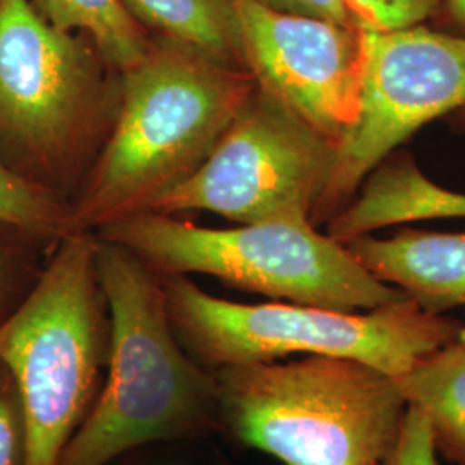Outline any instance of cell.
<instances>
[{"instance_id": "6da1fadb", "label": "cell", "mask_w": 465, "mask_h": 465, "mask_svg": "<svg viewBox=\"0 0 465 465\" xmlns=\"http://www.w3.org/2000/svg\"><path fill=\"white\" fill-rule=\"evenodd\" d=\"M97 272L111 319L107 374L57 465H109L134 450L219 436L216 374L178 340L163 278L107 240Z\"/></svg>"}, {"instance_id": "7a4b0ae2", "label": "cell", "mask_w": 465, "mask_h": 465, "mask_svg": "<svg viewBox=\"0 0 465 465\" xmlns=\"http://www.w3.org/2000/svg\"><path fill=\"white\" fill-rule=\"evenodd\" d=\"M123 74L116 128L73 211L74 230L149 211L203 164L255 90L238 67L164 36Z\"/></svg>"}, {"instance_id": "3957f363", "label": "cell", "mask_w": 465, "mask_h": 465, "mask_svg": "<svg viewBox=\"0 0 465 465\" xmlns=\"http://www.w3.org/2000/svg\"><path fill=\"white\" fill-rule=\"evenodd\" d=\"M214 374L219 436L284 465H388L409 411L395 378L350 359L305 355Z\"/></svg>"}, {"instance_id": "277c9868", "label": "cell", "mask_w": 465, "mask_h": 465, "mask_svg": "<svg viewBox=\"0 0 465 465\" xmlns=\"http://www.w3.org/2000/svg\"><path fill=\"white\" fill-rule=\"evenodd\" d=\"M97 245L84 230L64 234L30 293L0 324V362L19 391L28 465H57L105 381L111 319Z\"/></svg>"}, {"instance_id": "5b68a950", "label": "cell", "mask_w": 465, "mask_h": 465, "mask_svg": "<svg viewBox=\"0 0 465 465\" xmlns=\"http://www.w3.org/2000/svg\"><path fill=\"white\" fill-rule=\"evenodd\" d=\"M163 282L178 340L213 372L292 355H326L357 361L397 378L453 341L460 328L412 299L371 311H336L290 302L236 303L217 299L186 276Z\"/></svg>"}, {"instance_id": "8992f818", "label": "cell", "mask_w": 465, "mask_h": 465, "mask_svg": "<svg viewBox=\"0 0 465 465\" xmlns=\"http://www.w3.org/2000/svg\"><path fill=\"white\" fill-rule=\"evenodd\" d=\"M102 240L134 252L161 278L203 274L290 303L371 311L409 299L312 223L266 221L213 230L169 214L138 213L104 226Z\"/></svg>"}, {"instance_id": "52a82bcc", "label": "cell", "mask_w": 465, "mask_h": 465, "mask_svg": "<svg viewBox=\"0 0 465 465\" xmlns=\"http://www.w3.org/2000/svg\"><path fill=\"white\" fill-rule=\"evenodd\" d=\"M334 159L332 140L259 86L203 164L145 213L207 211L238 224L311 223Z\"/></svg>"}, {"instance_id": "ba28073f", "label": "cell", "mask_w": 465, "mask_h": 465, "mask_svg": "<svg viewBox=\"0 0 465 465\" xmlns=\"http://www.w3.org/2000/svg\"><path fill=\"white\" fill-rule=\"evenodd\" d=\"M361 32L359 111L336 143L321 209L366 182L382 159L432 119L465 107V38L422 26Z\"/></svg>"}, {"instance_id": "9c48e42d", "label": "cell", "mask_w": 465, "mask_h": 465, "mask_svg": "<svg viewBox=\"0 0 465 465\" xmlns=\"http://www.w3.org/2000/svg\"><path fill=\"white\" fill-rule=\"evenodd\" d=\"M94 76L80 38L52 26L32 0H0V157L47 184L73 152Z\"/></svg>"}, {"instance_id": "30bf717a", "label": "cell", "mask_w": 465, "mask_h": 465, "mask_svg": "<svg viewBox=\"0 0 465 465\" xmlns=\"http://www.w3.org/2000/svg\"><path fill=\"white\" fill-rule=\"evenodd\" d=\"M243 64L257 84L334 143L359 111L361 32L319 17L232 0Z\"/></svg>"}, {"instance_id": "8fae6325", "label": "cell", "mask_w": 465, "mask_h": 465, "mask_svg": "<svg viewBox=\"0 0 465 465\" xmlns=\"http://www.w3.org/2000/svg\"><path fill=\"white\" fill-rule=\"evenodd\" d=\"M345 247L374 278L399 288L428 312L465 305V232L362 234Z\"/></svg>"}, {"instance_id": "7c38bea8", "label": "cell", "mask_w": 465, "mask_h": 465, "mask_svg": "<svg viewBox=\"0 0 465 465\" xmlns=\"http://www.w3.org/2000/svg\"><path fill=\"white\" fill-rule=\"evenodd\" d=\"M409 407L428 422L436 453L465 465V347L453 341L395 378Z\"/></svg>"}, {"instance_id": "4fadbf2b", "label": "cell", "mask_w": 465, "mask_h": 465, "mask_svg": "<svg viewBox=\"0 0 465 465\" xmlns=\"http://www.w3.org/2000/svg\"><path fill=\"white\" fill-rule=\"evenodd\" d=\"M140 25L226 66L243 63L232 0H123Z\"/></svg>"}, {"instance_id": "5bb4252c", "label": "cell", "mask_w": 465, "mask_h": 465, "mask_svg": "<svg viewBox=\"0 0 465 465\" xmlns=\"http://www.w3.org/2000/svg\"><path fill=\"white\" fill-rule=\"evenodd\" d=\"M35 9L61 32L90 35L100 55L126 71L150 47L143 26L123 0H32Z\"/></svg>"}, {"instance_id": "9a60e30c", "label": "cell", "mask_w": 465, "mask_h": 465, "mask_svg": "<svg viewBox=\"0 0 465 465\" xmlns=\"http://www.w3.org/2000/svg\"><path fill=\"white\" fill-rule=\"evenodd\" d=\"M0 223L57 243L74 232L69 211L52 186L17 173L0 157Z\"/></svg>"}, {"instance_id": "2e32d148", "label": "cell", "mask_w": 465, "mask_h": 465, "mask_svg": "<svg viewBox=\"0 0 465 465\" xmlns=\"http://www.w3.org/2000/svg\"><path fill=\"white\" fill-rule=\"evenodd\" d=\"M54 242L0 223V324L30 293L45 262L40 252Z\"/></svg>"}, {"instance_id": "e0dca14e", "label": "cell", "mask_w": 465, "mask_h": 465, "mask_svg": "<svg viewBox=\"0 0 465 465\" xmlns=\"http://www.w3.org/2000/svg\"><path fill=\"white\" fill-rule=\"evenodd\" d=\"M357 28L393 32L419 26L441 0H345Z\"/></svg>"}, {"instance_id": "ac0fdd59", "label": "cell", "mask_w": 465, "mask_h": 465, "mask_svg": "<svg viewBox=\"0 0 465 465\" xmlns=\"http://www.w3.org/2000/svg\"><path fill=\"white\" fill-rule=\"evenodd\" d=\"M0 465H28V431L16 382L0 362Z\"/></svg>"}, {"instance_id": "d6986e66", "label": "cell", "mask_w": 465, "mask_h": 465, "mask_svg": "<svg viewBox=\"0 0 465 465\" xmlns=\"http://www.w3.org/2000/svg\"><path fill=\"white\" fill-rule=\"evenodd\" d=\"M388 465H440L426 419L409 407L399 445Z\"/></svg>"}, {"instance_id": "ffe728a7", "label": "cell", "mask_w": 465, "mask_h": 465, "mask_svg": "<svg viewBox=\"0 0 465 465\" xmlns=\"http://www.w3.org/2000/svg\"><path fill=\"white\" fill-rule=\"evenodd\" d=\"M274 11L319 17L345 26H355L349 5L345 0H257Z\"/></svg>"}, {"instance_id": "44dd1931", "label": "cell", "mask_w": 465, "mask_h": 465, "mask_svg": "<svg viewBox=\"0 0 465 465\" xmlns=\"http://www.w3.org/2000/svg\"><path fill=\"white\" fill-rule=\"evenodd\" d=\"M167 445L134 450L109 465H190L180 455L164 451Z\"/></svg>"}, {"instance_id": "7402d4cb", "label": "cell", "mask_w": 465, "mask_h": 465, "mask_svg": "<svg viewBox=\"0 0 465 465\" xmlns=\"http://www.w3.org/2000/svg\"><path fill=\"white\" fill-rule=\"evenodd\" d=\"M450 15L465 26V0H447Z\"/></svg>"}, {"instance_id": "603a6c76", "label": "cell", "mask_w": 465, "mask_h": 465, "mask_svg": "<svg viewBox=\"0 0 465 465\" xmlns=\"http://www.w3.org/2000/svg\"><path fill=\"white\" fill-rule=\"evenodd\" d=\"M457 341H459V343H462V345H464L465 347V326H460V328H459V334H457Z\"/></svg>"}, {"instance_id": "cb8c5ba5", "label": "cell", "mask_w": 465, "mask_h": 465, "mask_svg": "<svg viewBox=\"0 0 465 465\" xmlns=\"http://www.w3.org/2000/svg\"><path fill=\"white\" fill-rule=\"evenodd\" d=\"M213 465H236V464H232V460H228V459H224V457H219V459H217L216 462H214V464Z\"/></svg>"}]
</instances>
